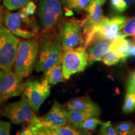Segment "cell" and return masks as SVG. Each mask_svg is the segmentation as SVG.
Here are the masks:
<instances>
[{"label":"cell","mask_w":135,"mask_h":135,"mask_svg":"<svg viewBox=\"0 0 135 135\" xmlns=\"http://www.w3.org/2000/svg\"><path fill=\"white\" fill-rule=\"evenodd\" d=\"M81 134L80 131H78L73 126L66 124L55 128L41 126L38 128L37 131V135H78Z\"/></svg>","instance_id":"cell-17"},{"label":"cell","mask_w":135,"mask_h":135,"mask_svg":"<svg viewBox=\"0 0 135 135\" xmlns=\"http://www.w3.org/2000/svg\"><path fill=\"white\" fill-rule=\"evenodd\" d=\"M3 101L1 100V99H0V107H1V104L3 103Z\"/></svg>","instance_id":"cell-39"},{"label":"cell","mask_w":135,"mask_h":135,"mask_svg":"<svg viewBox=\"0 0 135 135\" xmlns=\"http://www.w3.org/2000/svg\"><path fill=\"white\" fill-rule=\"evenodd\" d=\"M123 1H124V3H125L127 5V6H128L129 5L132 4V3L134 2L135 0H123Z\"/></svg>","instance_id":"cell-36"},{"label":"cell","mask_w":135,"mask_h":135,"mask_svg":"<svg viewBox=\"0 0 135 135\" xmlns=\"http://www.w3.org/2000/svg\"><path fill=\"white\" fill-rule=\"evenodd\" d=\"M51 87L48 83L43 80L41 81L29 79L23 83L22 99L28 103L35 113L50 95Z\"/></svg>","instance_id":"cell-6"},{"label":"cell","mask_w":135,"mask_h":135,"mask_svg":"<svg viewBox=\"0 0 135 135\" xmlns=\"http://www.w3.org/2000/svg\"><path fill=\"white\" fill-rule=\"evenodd\" d=\"M111 7L114 11L118 13H121L125 11L127 8V5L123 0H110Z\"/></svg>","instance_id":"cell-29"},{"label":"cell","mask_w":135,"mask_h":135,"mask_svg":"<svg viewBox=\"0 0 135 135\" xmlns=\"http://www.w3.org/2000/svg\"><path fill=\"white\" fill-rule=\"evenodd\" d=\"M110 41L105 40H96L86 48L88 53V66L92 65L101 58L109 50Z\"/></svg>","instance_id":"cell-14"},{"label":"cell","mask_w":135,"mask_h":135,"mask_svg":"<svg viewBox=\"0 0 135 135\" xmlns=\"http://www.w3.org/2000/svg\"><path fill=\"white\" fill-rule=\"evenodd\" d=\"M38 37L28 40L19 39L18 51L14 63V72L20 80L31 73L38 55Z\"/></svg>","instance_id":"cell-2"},{"label":"cell","mask_w":135,"mask_h":135,"mask_svg":"<svg viewBox=\"0 0 135 135\" xmlns=\"http://www.w3.org/2000/svg\"><path fill=\"white\" fill-rule=\"evenodd\" d=\"M63 76L66 80L74 74L83 72L88 66V53L84 46L63 50L61 59Z\"/></svg>","instance_id":"cell-7"},{"label":"cell","mask_w":135,"mask_h":135,"mask_svg":"<svg viewBox=\"0 0 135 135\" xmlns=\"http://www.w3.org/2000/svg\"><path fill=\"white\" fill-rule=\"evenodd\" d=\"M19 39L6 26L0 27V68L12 70L18 51Z\"/></svg>","instance_id":"cell-8"},{"label":"cell","mask_w":135,"mask_h":135,"mask_svg":"<svg viewBox=\"0 0 135 135\" xmlns=\"http://www.w3.org/2000/svg\"><path fill=\"white\" fill-rule=\"evenodd\" d=\"M126 19L123 16L113 17L109 19L104 16L93 28L83 37V45L86 48L96 40H105L111 41L122 35L121 30Z\"/></svg>","instance_id":"cell-4"},{"label":"cell","mask_w":135,"mask_h":135,"mask_svg":"<svg viewBox=\"0 0 135 135\" xmlns=\"http://www.w3.org/2000/svg\"><path fill=\"white\" fill-rule=\"evenodd\" d=\"M36 9V6L35 3L32 1H30L24 8L21 9L23 12H24L25 14L29 16H33L35 14V11Z\"/></svg>","instance_id":"cell-31"},{"label":"cell","mask_w":135,"mask_h":135,"mask_svg":"<svg viewBox=\"0 0 135 135\" xmlns=\"http://www.w3.org/2000/svg\"><path fill=\"white\" fill-rule=\"evenodd\" d=\"M3 23L13 35L26 40L37 36L40 30L33 15H27L21 10L16 13L6 12L3 16Z\"/></svg>","instance_id":"cell-3"},{"label":"cell","mask_w":135,"mask_h":135,"mask_svg":"<svg viewBox=\"0 0 135 135\" xmlns=\"http://www.w3.org/2000/svg\"><path fill=\"white\" fill-rule=\"evenodd\" d=\"M69 1H70V0H68V2H69Z\"/></svg>","instance_id":"cell-41"},{"label":"cell","mask_w":135,"mask_h":135,"mask_svg":"<svg viewBox=\"0 0 135 135\" xmlns=\"http://www.w3.org/2000/svg\"><path fill=\"white\" fill-rule=\"evenodd\" d=\"M59 33L63 50L73 48L83 44L81 22L75 18H69L62 21Z\"/></svg>","instance_id":"cell-9"},{"label":"cell","mask_w":135,"mask_h":135,"mask_svg":"<svg viewBox=\"0 0 135 135\" xmlns=\"http://www.w3.org/2000/svg\"><path fill=\"white\" fill-rule=\"evenodd\" d=\"M11 129V123L0 120V135H9Z\"/></svg>","instance_id":"cell-30"},{"label":"cell","mask_w":135,"mask_h":135,"mask_svg":"<svg viewBox=\"0 0 135 135\" xmlns=\"http://www.w3.org/2000/svg\"><path fill=\"white\" fill-rule=\"evenodd\" d=\"M1 0H0V3H1Z\"/></svg>","instance_id":"cell-40"},{"label":"cell","mask_w":135,"mask_h":135,"mask_svg":"<svg viewBox=\"0 0 135 135\" xmlns=\"http://www.w3.org/2000/svg\"><path fill=\"white\" fill-rule=\"evenodd\" d=\"M44 73L45 75L43 80L46 81L48 84L51 85H56L59 83L66 81V79L63 76L61 62L54 65Z\"/></svg>","instance_id":"cell-18"},{"label":"cell","mask_w":135,"mask_h":135,"mask_svg":"<svg viewBox=\"0 0 135 135\" xmlns=\"http://www.w3.org/2000/svg\"><path fill=\"white\" fill-rule=\"evenodd\" d=\"M106 65L113 66L115 65L120 61V57L116 54L113 51L110 50V51H108L105 55L101 58V60Z\"/></svg>","instance_id":"cell-24"},{"label":"cell","mask_w":135,"mask_h":135,"mask_svg":"<svg viewBox=\"0 0 135 135\" xmlns=\"http://www.w3.org/2000/svg\"><path fill=\"white\" fill-rule=\"evenodd\" d=\"M39 121L40 126L44 127L55 128L65 126L68 122V110L55 100L50 110L45 115L39 118Z\"/></svg>","instance_id":"cell-12"},{"label":"cell","mask_w":135,"mask_h":135,"mask_svg":"<svg viewBox=\"0 0 135 135\" xmlns=\"http://www.w3.org/2000/svg\"><path fill=\"white\" fill-rule=\"evenodd\" d=\"M3 11L1 9V8H0V27L3 25Z\"/></svg>","instance_id":"cell-34"},{"label":"cell","mask_w":135,"mask_h":135,"mask_svg":"<svg viewBox=\"0 0 135 135\" xmlns=\"http://www.w3.org/2000/svg\"><path fill=\"white\" fill-rule=\"evenodd\" d=\"M61 4V0H39L37 13L41 32L54 30L60 25L63 15Z\"/></svg>","instance_id":"cell-5"},{"label":"cell","mask_w":135,"mask_h":135,"mask_svg":"<svg viewBox=\"0 0 135 135\" xmlns=\"http://www.w3.org/2000/svg\"><path fill=\"white\" fill-rule=\"evenodd\" d=\"M3 113V115L15 124L35 123L38 119L36 113L23 99L8 104L5 107Z\"/></svg>","instance_id":"cell-10"},{"label":"cell","mask_w":135,"mask_h":135,"mask_svg":"<svg viewBox=\"0 0 135 135\" xmlns=\"http://www.w3.org/2000/svg\"><path fill=\"white\" fill-rule=\"evenodd\" d=\"M129 81L131 82L133 84H134V85H135V72L134 73H133V75L131 76L130 79H129Z\"/></svg>","instance_id":"cell-35"},{"label":"cell","mask_w":135,"mask_h":135,"mask_svg":"<svg viewBox=\"0 0 135 135\" xmlns=\"http://www.w3.org/2000/svg\"><path fill=\"white\" fill-rule=\"evenodd\" d=\"M93 117L91 114L84 111L77 110V109H70L68 110V121L74 127L80 128L86 119L88 118Z\"/></svg>","instance_id":"cell-20"},{"label":"cell","mask_w":135,"mask_h":135,"mask_svg":"<svg viewBox=\"0 0 135 135\" xmlns=\"http://www.w3.org/2000/svg\"><path fill=\"white\" fill-rule=\"evenodd\" d=\"M40 126H40L38 118V121L36 123L28 124V125L23 128L19 134L20 135H37L38 128H40Z\"/></svg>","instance_id":"cell-27"},{"label":"cell","mask_w":135,"mask_h":135,"mask_svg":"<svg viewBox=\"0 0 135 135\" xmlns=\"http://www.w3.org/2000/svg\"><path fill=\"white\" fill-rule=\"evenodd\" d=\"M121 34L125 37L135 35V17L126 20L121 30Z\"/></svg>","instance_id":"cell-25"},{"label":"cell","mask_w":135,"mask_h":135,"mask_svg":"<svg viewBox=\"0 0 135 135\" xmlns=\"http://www.w3.org/2000/svg\"><path fill=\"white\" fill-rule=\"evenodd\" d=\"M133 42H134V43H135V35H133Z\"/></svg>","instance_id":"cell-38"},{"label":"cell","mask_w":135,"mask_h":135,"mask_svg":"<svg viewBox=\"0 0 135 135\" xmlns=\"http://www.w3.org/2000/svg\"><path fill=\"white\" fill-rule=\"evenodd\" d=\"M61 1L62 4H63L64 8L65 9V15L67 16H70L73 15V12L71 11V9L69 8L68 6V0H61Z\"/></svg>","instance_id":"cell-32"},{"label":"cell","mask_w":135,"mask_h":135,"mask_svg":"<svg viewBox=\"0 0 135 135\" xmlns=\"http://www.w3.org/2000/svg\"><path fill=\"white\" fill-rule=\"evenodd\" d=\"M23 91L22 81L12 70L0 68V99L3 101L18 97Z\"/></svg>","instance_id":"cell-11"},{"label":"cell","mask_w":135,"mask_h":135,"mask_svg":"<svg viewBox=\"0 0 135 135\" xmlns=\"http://www.w3.org/2000/svg\"><path fill=\"white\" fill-rule=\"evenodd\" d=\"M131 42L125 39V36L121 35L111 41L109 50L114 52L120 57L121 61L124 62L129 58V50Z\"/></svg>","instance_id":"cell-16"},{"label":"cell","mask_w":135,"mask_h":135,"mask_svg":"<svg viewBox=\"0 0 135 135\" xmlns=\"http://www.w3.org/2000/svg\"><path fill=\"white\" fill-rule=\"evenodd\" d=\"M98 1L99 2L101 3V4H104V3L105 2L106 0H98Z\"/></svg>","instance_id":"cell-37"},{"label":"cell","mask_w":135,"mask_h":135,"mask_svg":"<svg viewBox=\"0 0 135 135\" xmlns=\"http://www.w3.org/2000/svg\"><path fill=\"white\" fill-rule=\"evenodd\" d=\"M68 110L77 109L91 114L93 116H98L100 113V109L97 104L89 97H81L74 98L68 102Z\"/></svg>","instance_id":"cell-15"},{"label":"cell","mask_w":135,"mask_h":135,"mask_svg":"<svg viewBox=\"0 0 135 135\" xmlns=\"http://www.w3.org/2000/svg\"><path fill=\"white\" fill-rule=\"evenodd\" d=\"M31 0H3V5L9 11L21 9Z\"/></svg>","instance_id":"cell-22"},{"label":"cell","mask_w":135,"mask_h":135,"mask_svg":"<svg viewBox=\"0 0 135 135\" xmlns=\"http://www.w3.org/2000/svg\"><path fill=\"white\" fill-rule=\"evenodd\" d=\"M101 5L98 0H91L84 8L86 15L80 21L83 29V37L86 36L104 17Z\"/></svg>","instance_id":"cell-13"},{"label":"cell","mask_w":135,"mask_h":135,"mask_svg":"<svg viewBox=\"0 0 135 135\" xmlns=\"http://www.w3.org/2000/svg\"><path fill=\"white\" fill-rule=\"evenodd\" d=\"M100 133L101 134L105 135H116L118 134L116 128L112 125L111 121L106 123H102L101 124Z\"/></svg>","instance_id":"cell-28"},{"label":"cell","mask_w":135,"mask_h":135,"mask_svg":"<svg viewBox=\"0 0 135 135\" xmlns=\"http://www.w3.org/2000/svg\"><path fill=\"white\" fill-rule=\"evenodd\" d=\"M102 121L96 118H89L83 123L80 128L86 132H89L94 130L99 124H101Z\"/></svg>","instance_id":"cell-23"},{"label":"cell","mask_w":135,"mask_h":135,"mask_svg":"<svg viewBox=\"0 0 135 135\" xmlns=\"http://www.w3.org/2000/svg\"><path fill=\"white\" fill-rule=\"evenodd\" d=\"M129 57L135 58V43L131 42L130 48L129 50Z\"/></svg>","instance_id":"cell-33"},{"label":"cell","mask_w":135,"mask_h":135,"mask_svg":"<svg viewBox=\"0 0 135 135\" xmlns=\"http://www.w3.org/2000/svg\"><path fill=\"white\" fill-rule=\"evenodd\" d=\"M91 0H70L68 2L69 8L77 12H81L84 9Z\"/></svg>","instance_id":"cell-26"},{"label":"cell","mask_w":135,"mask_h":135,"mask_svg":"<svg viewBox=\"0 0 135 135\" xmlns=\"http://www.w3.org/2000/svg\"><path fill=\"white\" fill-rule=\"evenodd\" d=\"M118 134H134L135 124L130 121H123L116 126Z\"/></svg>","instance_id":"cell-21"},{"label":"cell","mask_w":135,"mask_h":135,"mask_svg":"<svg viewBox=\"0 0 135 135\" xmlns=\"http://www.w3.org/2000/svg\"><path fill=\"white\" fill-rule=\"evenodd\" d=\"M135 109V85L128 82L127 91L124 98L123 110L125 113H132Z\"/></svg>","instance_id":"cell-19"},{"label":"cell","mask_w":135,"mask_h":135,"mask_svg":"<svg viewBox=\"0 0 135 135\" xmlns=\"http://www.w3.org/2000/svg\"><path fill=\"white\" fill-rule=\"evenodd\" d=\"M62 52L63 48L59 32L55 29L42 32L38 37L35 70L37 72H45L60 63Z\"/></svg>","instance_id":"cell-1"}]
</instances>
